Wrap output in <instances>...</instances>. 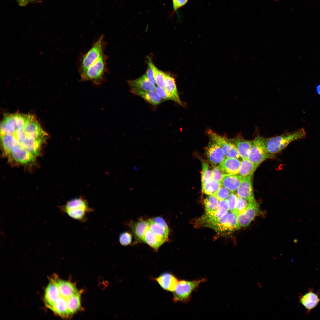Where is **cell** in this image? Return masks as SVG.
Masks as SVG:
<instances>
[{"mask_svg":"<svg viewBox=\"0 0 320 320\" xmlns=\"http://www.w3.org/2000/svg\"><path fill=\"white\" fill-rule=\"evenodd\" d=\"M0 133L3 152L7 157L22 150L37 156L47 135L34 116L17 113L4 116Z\"/></svg>","mask_w":320,"mask_h":320,"instance_id":"6da1fadb","label":"cell"},{"mask_svg":"<svg viewBox=\"0 0 320 320\" xmlns=\"http://www.w3.org/2000/svg\"><path fill=\"white\" fill-rule=\"evenodd\" d=\"M59 208L62 212L81 223L86 222L87 214L94 211L89 207L87 200L81 196L69 200Z\"/></svg>","mask_w":320,"mask_h":320,"instance_id":"7a4b0ae2","label":"cell"},{"mask_svg":"<svg viewBox=\"0 0 320 320\" xmlns=\"http://www.w3.org/2000/svg\"><path fill=\"white\" fill-rule=\"evenodd\" d=\"M306 133L303 128L291 132H287L272 137L266 138V150L273 155L282 151L291 142L305 138Z\"/></svg>","mask_w":320,"mask_h":320,"instance_id":"3957f363","label":"cell"},{"mask_svg":"<svg viewBox=\"0 0 320 320\" xmlns=\"http://www.w3.org/2000/svg\"><path fill=\"white\" fill-rule=\"evenodd\" d=\"M106 42L103 36H101L92 44L90 49L82 56L79 71L80 76L105 54Z\"/></svg>","mask_w":320,"mask_h":320,"instance_id":"277c9868","label":"cell"},{"mask_svg":"<svg viewBox=\"0 0 320 320\" xmlns=\"http://www.w3.org/2000/svg\"><path fill=\"white\" fill-rule=\"evenodd\" d=\"M108 57L104 54L89 67L80 76L81 81H89L96 86H100L103 82L107 71Z\"/></svg>","mask_w":320,"mask_h":320,"instance_id":"5b68a950","label":"cell"},{"mask_svg":"<svg viewBox=\"0 0 320 320\" xmlns=\"http://www.w3.org/2000/svg\"><path fill=\"white\" fill-rule=\"evenodd\" d=\"M206 281L203 278L198 280L188 281L185 280L179 281L173 292V301L186 302L189 301L193 291L197 289L200 284Z\"/></svg>","mask_w":320,"mask_h":320,"instance_id":"8992f818","label":"cell"},{"mask_svg":"<svg viewBox=\"0 0 320 320\" xmlns=\"http://www.w3.org/2000/svg\"><path fill=\"white\" fill-rule=\"evenodd\" d=\"M265 141L266 138L259 136L252 140L247 157L249 160L259 165L266 159L273 158V156L269 154L266 150Z\"/></svg>","mask_w":320,"mask_h":320,"instance_id":"52a82bcc","label":"cell"},{"mask_svg":"<svg viewBox=\"0 0 320 320\" xmlns=\"http://www.w3.org/2000/svg\"><path fill=\"white\" fill-rule=\"evenodd\" d=\"M237 216L229 210L223 216L208 226L221 234L229 233L239 229Z\"/></svg>","mask_w":320,"mask_h":320,"instance_id":"ba28073f","label":"cell"},{"mask_svg":"<svg viewBox=\"0 0 320 320\" xmlns=\"http://www.w3.org/2000/svg\"><path fill=\"white\" fill-rule=\"evenodd\" d=\"M207 133L211 140L217 143L220 147L226 157L239 158L240 157L236 146L232 139L219 135L208 129Z\"/></svg>","mask_w":320,"mask_h":320,"instance_id":"9c48e42d","label":"cell"},{"mask_svg":"<svg viewBox=\"0 0 320 320\" xmlns=\"http://www.w3.org/2000/svg\"><path fill=\"white\" fill-rule=\"evenodd\" d=\"M229 206L226 200L219 201L218 209L212 215L204 214L197 220L199 225L208 227L211 224L218 220L225 215L229 210Z\"/></svg>","mask_w":320,"mask_h":320,"instance_id":"30bf717a","label":"cell"},{"mask_svg":"<svg viewBox=\"0 0 320 320\" xmlns=\"http://www.w3.org/2000/svg\"><path fill=\"white\" fill-rule=\"evenodd\" d=\"M260 213L259 204L255 200L249 202L244 212L237 216L240 225L243 227L247 226Z\"/></svg>","mask_w":320,"mask_h":320,"instance_id":"8fae6325","label":"cell"},{"mask_svg":"<svg viewBox=\"0 0 320 320\" xmlns=\"http://www.w3.org/2000/svg\"><path fill=\"white\" fill-rule=\"evenodd\" d=\"M207 157L214 167L220 165L225 159V156L220 146L211 140L206 149Z\"/></svg>","mask_w":320,"mask_h":320,"instance_id":"7c38bea8","label":"cell"},{"mask_svg":"<svg viewBox=\"0 0 320 320\" xmlns=\"http://www.w3.org/2000/svg\"><path fill=\"white\" fill-rule=\"evenodd\" d=\"M252 176L250 175L243 178L236 191L238 196L244 198L249 202L255 200L252 182Z\"/></svg>","mask_w":320,"mask_h":320,"instance_id":"4fadbf2b","label":"cell"},{"mask_svg":"<svg viewBox=\"0 0 320 320\" xmlns=\"http://www.w3.org/2000/svg\"><path fill=\"white\" fill-rule=\"evenodd\" d=\"M60 296L56 279H51L45 291L44 300L46 306L50 309Z\"/></svg>","mask_w":320,"mask_h":320,"instance_id":"5bb4252c","label":"cell"},{"mask_svg":"<svg viewBox=\"0 0 320 320\" xmlns=\"http://www.w3.org/2000/svg\"><path fill=\"white\" fill-rule=\"evenodd\" d=\"M155 280L163 289L172 292L175 290L179 281L174 275L167 272L161 273Z\"/></svg>","mask_w":320,"mask_h":320,"instance_id":"9a60e30c","label":"cell"},{"mask_svg":"<svg viewBox=\"0 0 320 320\" xmlns=\"http://www.w3.org/2000/svg\"><path fill=\"white\" fill-rule=\"evenodd\" d=\"M128 83L131 89L145 91H155L156 87L148 78L146 74L134 80H130Z\"/></svg>","mask_w":320,"mask_h":320,"instance_id":"2e32d148","label":"cell"},{"mask_svg":"<svg viewBox=\"0 0 320 320\" xmlns=\"http://www.w3.org/2000/svg\"><path fill=\"white\" fill-rule=\"evenodd\" d=\"M232 140L236 146L240 157L242 159H247L252 145V140L245 139L240 134L237 135Z\"/></svg>","mask_w":320,"mask_h":320,"instance_id":"e0dca14e","label":"cell"},{"mask_svg":"<svg viewBox=\"0 0 320 320\" xmlns=\"http://www.w3.org/2000/svg\"><path fill=\"white\" fill-rule=\"evenodd\" d=\"M243 177L238 175L225 174L221 182L222 185L233 192L237 191Z\"/></svg>","mask_w":320,"mask_h":320,"instance_id":"ac0fdd59","label":"cell"},{"mask_svg":"<svg viewBox=\"0 0 320 320\" xmlns=\"http://www.w3.org/2000/svg\"><path fill=\"white\" fill-rule=\"evenodd\" d=\"M241 164L237 158L226 157L219 166L226 174L237 175Z\"/></svg>","mask_w":320,"mask_h":320,"instance_id":"d6986e66","label":"cell"},{"mask_svg":"<svg viewBox=\"0 0 320 320\" xmlns=\"http://www.w3.org/2000/svg\"><path fill=\"white\" fill-rule=\"evenodd\" d=\"M60 296L66 299L78 291L75 285L68 281L56 279Z\"/></svg>","mask_w":320,"mask_h":320,"instance_id":"ffe728a7","label":"cell"},{"mask_svg":"<svg viewBox=\"0 0 320 320\" xmlns=\"http://www.w3.org/2000/svg\"><path fill=\"white\" fill-rule=\"evenodd\" d=\"M130 92L134 94L142 97L147 102L153 105L161 103L162 99L155 91H145L135 89H130Z\"/></svg>","mask_w":320,"mask_h":320,"instance_id":"44dd1931","label":"cell"},{"mask_svg":"<svg viewBox=\"0 0 320 320\" xmlns=\"http://www.w3.org/2000/svg\"><path fill=\"white\" fill-rule=\"evenodd\" d=\"M320 301V298L318 295L311 291L306 293L300 299V303L308 311L315 308Z\"/></svg>","mask_w":320,"mask_h":320,"instance_id":"7402d4cb","label":"cell"},{"mask_svg":"<svg viewBox=\"0 0 320 320\" xmlns=\"http://www.w3.org/2000/svg\"><path fill=\"white\" fill-rule=\"evenodd\" d=\"M143 242L149 245L155 251L159 248L165 242L155 235L148 227L144 234Z\"/></svg>","mask_w":320,"mask_h":320,"instance_id":"603a6c76","label":"cell"},{"mask_svg":"<svg viewBox=\"0 0 320 320\" xmlns=\"http://www.w3.org/2000/svg\"><path fill=\"white\" fill-rule=\"evenodd\" d=\"M165 89L174 98L175 101L181 105L183 104L178 92L175 79L170 74L166 73Z\"/></svg>","mask_w":320,"mask_h":320,"instance_id":"cb8c5ba5","label":"cell"},{"mask_svg":"<svg viewBox=\"0 0 320 320\" xmlns=\"http://www.w3.org/2000/svg\"><path fill=\"white\" fill-rule=\"evenodd\" d=\"M50 309L63 317H67L71 314L68 308L67 299L60 296Z\"/></svg>","mask_w":320,"mask_h":320,"instance_id":"d4e9b609","label":"cell"},{"mask_svg":"<svg viewBox=\"0 0 320 320\" xmlns=\"http://www.w3.org/2000/svg\"><path fill=\"white\" fill-rule=\"evenodd\" d=\"M148 227L156 236L165 242L168 240L169 230L162 225L154 222L152 219L148 220Z\"/></svg>","mask_w":320,"mask_h":320,"instance_id":"484cf974","label":"cell"},{"mask_svg":"<svg viewBox=\"0 0 320 320\" xmlns=\"http://www.w3.org/2000/svg\"><path fill=\"white\" fill-rule=\"evenodd\" d=\"M148 220H141L131 225V228L137 240L139 242H143V238L145 232L148 227Z\"/></svg>","mask_w":320,"mask_h":320,"instance_id":"4316f807","label":"cell"},{"mask_svg":"<svg viewBox=\"0 0 320 320\" xmlns=\"http://www.w3.org/2000/svg\"><path fill=\"white\" fill-rule=\"evenodd\" d=\"M259 165L251 162L247 159H242L237 175L243 178L253 175L254 172Z\"/></svg>","mask_w":320,"mask_h":320,"instance_id":"83f0119b","label":"cell"},{"mask_svg":"<svg viewBox=\"0 0 320 320\" xmlns=\"http://www.w3.org/2000/svg\"><path fill=\"white\" fill-rule=\"evenodd\" d=\"M218 201L213 195H209L204 199V204L206 210V214L212 215L215 213L218 208Z\"/></svg>","mask_w":320,"mask_h":320,"instance_id":"f1b7e54d","label":"cell"},{"mask_svg":"<svg viewBox=\"0 0 320 320\" xmlns=\"http://www.w3.org/2000/svg\"><path fill=\"white\" fill-rule=\"evenodd\" d=\"M81 292L78 291L67 299L68 308L71 314L76 313L81 308Z\"/></svg>","mask_w":320,"mask_h":320,"instance_id":"f546056e","label":"cell"},{"mask_svg":"<svg viewBox=\"0 0 320 320\" xmlns=\"http://www.w3.org/2000/svg\"><path fill=\"white\" fill-rule=\"evenodd\" d=\"M222 185L221 182L212 180L202 186V193L208 195H214Z\"/></svg>","mask_w":320,"mask_h":320,"instance_id":"4dcf8cb0","label":"cell"},{"mask_svg":"<svg viewBox=\"0 0 320 320\" xmlns=\"http://www.w3.org/2000/svg\"><path fill=\"white\" fill-rule=\"evenodd\" d=\"M212 180V170L209 169L208 164L206 162H204L202 163V186Z\"/></svg>","mask_w":320,"mask_h":320,"instance_id":"1f68e13d","label":"cell"},{"mask_svg":"<svg viewBox=\"0 0 320 320\" xmlns=\"http://www.w3.org/2000/svg\"><path fill=\"white\" fill-rule=\"evenodd\" d=\"M154 70L156 84L158 87L164 88L165 86L166 73L159 70L156 67Z\"/></svg>","mask_w":320,"mask_h":320,"instance_id":"d6a6232c","label":"cell"},{"mask_svg":"<svg viewBox=\"0 0 320 320\" xmlns=\"http://www.w3.org/2000/svg\"><path fill=\"white\" fill-rule=\"evenodd\" d=\"M249 202L244 198L238 196L237 204L234 213L238 216L243 212L247 208Z\"/></svg>","mask_w":320,"mask_h":320,"instance_id":"836d02e7","label":"cell"},{"mask_svg":"<svg viewBox=\"0 0 320 320\" xmlns=\"http://www.w3.org/2000/svg\"><path fill=\"white\" fill-rule=\"evenodd\" d=\"M231 193L222 185L214 195L219 201H220L226 200Z\"/></svg>","mask_w":320,"mask_h":320,"instance_id":"e575fe53","label":"cell"},{"mask_svg":"<svg viewBox=\"0 0 320 320\" xmlns=\"http://www.w3.org/2000/svg\"><path fill=\"white\" fill-rule=\"evenodd\" d=\"M155 66L149 59L148 63V67L146 72V75L149 81L152 84H156L155 77L154 68Z\"/></svg>","mask_w":320,"mask_h":320,"instance_id":"d590c367","label":"cell"},{"mask_svg":"<svg viewBox=\"0 0 320 320\" xmlns=\"http://www.w3.org/2000/svg\"><path fill=\"white\" fill-rule=\"evenodd\" d=\"M132 236L130 233L124 232L121 233L119 236V241L120 244L126 246L130 244L132 241Z\"/></svg>","mask_w":320,"mask_h":320,"instance_id":"8d00e7d4","label":"cell"},{"mask_svg":"<svg viewBox=\"0 0 320 320\" xmlns=\"http://www.w3.org/2000/svg\"><path fill=\"white\" fill-rule=\"evenodd\" d=\"M212 171V180L221 182L224 175L226 173L219 166L214 167Z\"/></svg>","mask_w":320,"mask_h":320,"instance_id":"74e56055","label":"cell"},{"mask_svg":"<svg viewBox=\"0 0 320 320\" xmlns=\"http://www.w3.org/2000/svg\"><path fill=\"white\" fill-rule=\"evenodd\" d=\"M238 199L237 194L231 193L226 200L228 203L229 209L234 213Z\"/></svg>","mask_w":320,"mask_h":320,"instance_id":"f35d334b","label":"cell"},{"mask_svg":"<svg viewBox=\"0 0 320 320\" xmlns=\"http://www.w3.org/2000/svg\"><path fill=\"white\" fill-rule=\"evenodd\" d=\"M155 91L162 100H170L175 101L173 97L165 89L157 86L156 87Z\"/></svg>","mask_w":320,"mask_h":320,"instance_id":"ab89813d","label":"cell"},{"mask_svg":"<svg viewBox=\"0 0 320 320\" xmlns=\"http://www.w3.org/2000/svg\"><path fill=\"white\" fill-rule=\"evenodd\" d=\"M188 0H172L174 12L185 5Z\"/></svg>","mask_w":320,"mask_h":320,"instance_id":"60d3db41","label":"cell"},{"mask_svg":"<svg viewBox=\"0 0 320 320\" xmlns=\"http://www.w3.org/2000/svg\"><path fill=\"white\" fill-rule=\"evenodd\" d=\"M152 220L154 222L159 223L164 227L166 228L169 229L165 221L161 217H157L152 218Z\"/></svg>","mask_w":320,"mask_h":320,"instance_id":"b9f144b4","label":"cell"},{"mask_svg":"<svg viewBox=\"0 0 320 320\" xmlns=\"http://www.w3.org/2000/svg\"><path fill=\"white\" fill-rule=\"evenodd\" d=\"M19 5L25 6L31 3L36 2L38 0H15Z\"/></svg>","mask_w":320,"mask_h":320,"instance_id":"7bdbcfd3","label":"cell"},{"mask_svg":"<svg viewBox=\"0 0 320 320\" xmlns=\"http://www.w3.org/2000/svg\"><path fill=\"white\" fill-rule=\"evenodd\" d=\"M316 91L318 95H320V84L317 85L316 88Z\"/></svg>","mask_w":320,"mask_h":320,"instance_id":"ee69618b","label":"cell"}]
</instances>
